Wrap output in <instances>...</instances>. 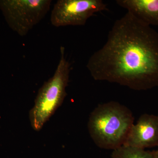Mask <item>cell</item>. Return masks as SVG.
<instances>
[{
  "mask_svg": "<svg viewBox=\"0 0 158 158\" xmlns=\"http://www.w3.org/2000/svg\"><path fill=\"white\" fill-rule=\"evenodd\" d=\"M108 10L102 0H58L51 12V22L56 27L84 26L95 13Z\"/></svg>",
  "mask_w": 158,
  "mask_h": 158,
  "instance_id": "cell-5",
  "label": "cell"
},
{
  "mask_svg": "<svg viewBox=\"0 0 158 158\" xmlns=\"http://www.w3.org/2000/svg\"><path fill=\"white\" fill-rule=\"evenodd\" d=\"M86 67L95 81L135 90L158 87V32L127 12L114 22Z\"/></svg>",
  "mask_w": 158,
  "mask_h": 158,
  "instance_id": "cell-1",
  "label": "cell"
},
{
  "mask_svg": "<svg viewBox=\"0 0 158 158\" xmlns=\"http://www.w3.org/2000/svg\"><path fill=\"white\" fill-rule=\"evenodd\" d=\"M60 58L53 76L40 88L34 106L30 111L31 127L40 131L62 104L69 82L70 63L65 56L64 47L60 48Z\"/></svg>",
  "mask_w": 158,
  "mask_h": 158,
  "instance_id": "cell-3",
  "label": "cell"
},
{
  "mask_svg": "<svg viewBox=\"0 0 158 158\" xmlns=\"http://www.w3.org/2000/svg\"><path fill=\"white\" fill-rule=\"evenodd\" d=\"M111 158H154L153 152L145 149L123 145L113 151Z\"/></svg>",
  "mask_w": 158,
  "mask_h": 158,
  "instance_id": "cell-8",
  "label": "cell"
},
{
  "mask_svg": "<svg viewBox=\"0 0 158 158\" xmlns=\"http://www.w3.org/2000/svg\"><path fill=\"white\" fill-rule=\"evenodd\" d=\"M123 145L144 149L158 146V116L141 115L133 125Z\"/></svg>",
  "mask_w": 158,
  "mask_h": 158,
  "instance_id": "cell-6",
  "label": "cell"
},
{
  "mask_svg": "<svg viewBox=\"0 0 158 158\" xmlns=\"http://www.w3.org/2000/svg\"><path fill=\"white\" fill-rule=\"evenodd\" d=\"M51 0H14L3 2L2 6L14 30L25 36L47 14Z\"/></svg>",
  "mask_w": 158,
  "mask_h": 158,
  "instance_id": "cell-4",
  "label": "cell"
},
{
  "mask_svg": "<svg viewBox=\"0 0 158 158\" xmlns=\"http://www.w3.org/2000/svg\"><path fill=\"white\" fill-rule=\"evenodd\" d=\"M152 152L153 154L154 158H158V148L155 151Z\"/></svg>",
  "mask_w": 158,
  "mask_h": 158,
  "instance_id": "cell-9",
  "label": "cell"
},
{
  "mask_svg": "<svg viewBox=\"0 0 158 158\" xmlns=\"http://www.w3.org/2000/svg\"><path fill=\"white\" fill-rule=\"evenodd\" d=\"M157 116H158V115H157Z\"/></svg>",
  "mask_w": 158,
  "mask_h": 158,
  "instance_id": "cell-10",
  "label": "cell"
},
{
  "mask_svg": "<svg viewBox=\"0 0 158 158\" xmlns=\"http://www.w3.org/2000/svg\"><path fill=\"white\" fill-rule=\"evenodd\" d=\"M134 124L130 109L116 101L98 105L90 114L88 128L98 147L114 150L123 146Z\"/></svg>",
  "mask_w": 158,
  "mask_h": 158,
  "instance_id": "cell-2",
  "label": "cell"
},
{
  "mask_svg": "<svg viewBox=\"0 0 158 158\" xmlns=\"http://www.w3.org/2000/svg\"><path fill=\"white\" fill-rule=\"evenodd\" d=\"M116 2L146 24L158 26V0H117Z\"/></svg>",
  "mask_w": 158,
  "mask_h": 158,
  "instance_id": "cell-7",
  "label": "cell"
}]
</instances>
